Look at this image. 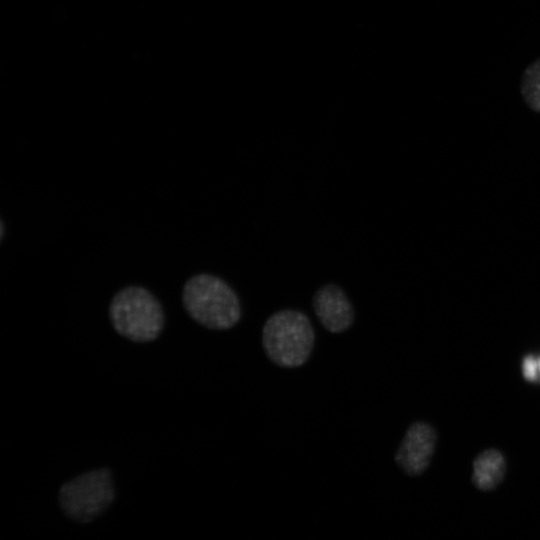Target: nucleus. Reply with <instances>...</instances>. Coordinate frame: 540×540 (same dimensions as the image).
<instances>
[{
  "label": "nucleus",
  "mask_w": 540,
  "mask_h": 540,
  "mask_svg": "<svg viewBox=\"0 0 540 540\" xmlns=\"http://www.w3.org/2000/svg\"><path fill=\"white\" fill-rule=\"evenodd\" d=\"M520 94L526 106L540 114V57L524 69L520 79Z\"/></svg>",
  "instance_id": "obj_8"
},
{
  "label": "nucleus",
  "mask_w": 540,
  "mask_h": 540,
  "mask_svg": "<svg viewBox=\"0 0 540 540\" xmlns=\"http://www.w3.org/2000/svg\"><path fill=\"white\" fill-rule=\"evenodd\" d=\"M312 306L322 326L331 333H341L354 322V309L344 291L328 284L319 288L312 299Z\"/></svg>",
  "instance_id": "obj_6"
},
{
  "label": "nucleus",
  "mask_w": 540,
  "mask_h": 540,
  "mask_svg": "<svg viewBox=\"0 0 540 540\" xmlns=\"http://www.w3.org/2000/svg\"><path fill=\"white\" fill-rule=\"evenodd\" d=\"M314 339L310 319L292 309L275 312L262 329V343L267 357L284 368L302 366L311 355Z\"/></svg>",
  "instance_id": "obj_2"
},
{
  "label": "nucleus",
  "mask_w": 540,
  "mask_h": 540,
  "mask_svg": "<svg viewBox=\"0 0 540 540\" xmlns=\"http://www.w3.org/2000/svg\"><path fill=\"white\" fill-rule=\"evenodd\" d=\"M114 497L112 473L107 468H100L85 472L63 484L58 493V502L69 519L87 523L103 514Z\"/></svg>",
  "instance_id": "obj_4"
},
{
  "label": "nucleus",
  "mask_w": 540,
  "mask_h": 540,
  "mask_svg": "<svg viewBox=\"0 0 540 540\" xmlns=\"http://www.w3.org/2000/svg\"><path fill=\"white\" fill-rule=\"evenodd\" d=\"M437 443L432 425L417 421L411 424L395 454V461L409 476L422 474L430 465Z\"/></svg>",
  "instance_id": "obj_5"
},
{
  "label": "nucleus",
  "mask_w": 540,
  "mask_h": 540,
  "mask_svg": "<svg viewBox=\"0 0 540 540\" xmlns=\"http://www.w3.org/2000/svg\"><path fill=\"white\" fill-rule=\"evenodd\" d=\"M109 316L115 331L133 341L155 340L164 326V313L156 297L146 288L128 286L112 298Z\"/></svg>",
  "instance_id": "obj_3"
},
{
  "label": "nucleus",
  "mask_w": 540,
  "mask_h": 540,
  "mask_svg": "<svg viewBox=\"0 0 540 540\" xmlns=\"http://www.w3.org/2000/svg\"><path fill=\"white\" fill-rule=\"evenodd\" d=\"M505 472L503 454L497 449H486L473 462L472 482L479 490L490 491L502 482Z\"/></svg>",
  "instance_id": "obj_7"
},
{
  "label": "nucleus",
  "mask_w": 540,
  "mask_h": 540,
  "mask_svg": "<svg viewBox=\"0 0 540 540\" xmlns=\"http://www.w3.org/2000/svg\"><path fill=\"white\" fill-rule=\"evenodd\" d=\"M538 367H539V374H540V358H538Z\"/></svg>",
  "instance_id": "obj_10"
},
{
  "label": "nucleus",
  "mask_w": 540,
  "mask_h": 540,
  "mask_svg": "<svg viewBox=\"0 0 540 540\" xmlns=\"http://www.w3.org/2000/svg\"><path fill=\"white\" fill-rule=\"evenodd\" d=\"M522 371L524 378L528 381L540 380L538 359L532 355H528L523 359Z\"/></svg>",
  "instance_id": "obj_9"
},
{
  "label": "nucleus",
  "mask_w": 540,
  "mask_h": 540,
  "mask_svg": "<svg viewBox=\"0 0 540 540\" xmlns=\"http://www.w3.org/2000/svg\"><path fill=\"white\" fill-rule=\"evenodd\" d=\"M182 301L189 316L208 329H230L241 318L235 291L211 274L200 273L189 278L183 287Z\"/></svg>",
  "instance_id": "obj_1"
}]
</instances>
